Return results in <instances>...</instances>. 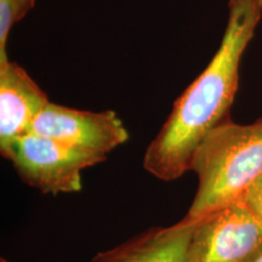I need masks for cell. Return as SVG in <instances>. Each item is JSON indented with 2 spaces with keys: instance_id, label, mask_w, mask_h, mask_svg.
I'll list each match as a JSON object with an SVG mask.
<instances>
[{
  "instance_id": "cell-1",
  "label": "cell",
  "mask_w": 262,
  "mask_h": 262,
  "mask_svg": "<svg viewBox=\"0 0 262 262\" xmlns=\"http://www.w3.org/2000/svg\"><path fill=\"white\" fill-rule=\"evenodd\" d=\"M224 35L211 61L181 94L143 157L155 178L173 181L188 170L196 148L229 118L244 52L262 19V0H228Z\"/></svg>"
},
{
  "instance_id": "cell-2",
  "label": "cell",
  "mask_w": 262,
  "mask_h": 262,
  "mask_svg": "<svg viewBox=\"0 0 262 262\" xmlns=\"http://www.w3.org/2000/svg\"><path fill=\"white\" fill-rule=\"evenodd\" d=\"M191 170L198 188L187 220L196 221L241 201L262 178V118L247 125L224 120L196 148Z\"/></svg>"
},
{
  "instance_id": "cell-3",
  "label": "cell",
  "mask_w": 262,
  "mask_h": 262,
  "mask_svg": "<svg viewBox=\"0 0 262 262\" xmlns=\"http://www.w3.org/2000/svg\"><path fill=\"white\" fill-rule=\"evenodd\" d=\"M2 156L12 163L22 181L52 195L80 192L81 172L107 158L34 133L12 141Z\"/></svg>"
},
{
  "instance_id": "cell-4",
  "label": "cell",
  "mask_w": 262,
  "mask_h": 262,
  "mask_svg": "<svg viewBox=\"0 0 262 262\" xmlns=\"http://www.w3.org/2000/svg\"><path fill=\"white\" fill-rule=\"evenodd\" d=\"M262 254V224L242 201L196 220L185 262H254Z\"/></svg>"
},
{
  "instance_id": "cell-5",
  "label": "cell",
  "mask_w": 262,
  "mask_h": 262,
  "mask_svg": "<svg viewBox=\"0 0 262 262\" xmlns=\"http://www.w3.org/2000/svg\"><path fill=\"white\" fill-rule=\"evenodd\" d=\"M29 133L102 157L124 145L130 137L114 111L91 112L51 102L35 118Z\"/></svg>"
},
{
  "instance_id": "cell-6",
  "label": "cell",
  "mask_w": 262,
  "mask_h": 262,
  "mask_svg": "<svg viewBox=\"0 0 262 262\" xmlns=\"http://www.w3.org/2000/svg\"><path fill=\"white\" fill-rule=\"evenodd\" d=\"M49 102L47 93L24 67L10 60L0 63V153L31 131Z\"/></svg>"
},
{
  "instance_id": "cell-7",
  "label": "cell",
  "mask_w": 262,
  "mask_h": 262,
  "mask_svg": "<svg viewBox=\"0 0 262 262\" xmlns=\"http://www.w3.org/2000/svg\"><path fill=\"white\" fill-rule=\"evenodd\" d=\"M196 221L183 217L170 227H155L96 255L91 262H185Z\"/></svg>"
},
{
  "instance_id": "cell-8",
  "label": "cell",
  "mask_w": 262,
  "mask_h": 262,
  "mask_svg": "<svg viewBox=\"0 0 262 262\" xmlns=\"http://www.w3.org/2000/svg\"><path fill=\"white\" fill-rule=\"evenodd\" d=\"M35 6V0H0V63L9 60L8 39L12 27Z\"/></svg>"
},
{
  "instance_id": "cell-9",
  "label": "cell",
  "mask_w": 262,
  "mask_h": 262,
  "mask_svg": "<svg viewBox=\"0 0 262 262\" xmlns=\"http://www.w3.org/2000/svg\"><path fill=\"white\" fill-rule=\"evenodd\" d=\"M241 201L253 211L262 224V178L248 189Z\"/></svg>"
},
{
  "instance_id": "cell-10",
  "label": "cell",
  "mask_w": 262,
  "mask_h": 262,
  "mask_svg": "<svg viewBox=\"0 0 262 262\" xmlns=\"http://www.w3.org/2000/svg\"><path fill=\"white\" fill-rule=\"evenodd\" d=\"M254 262H262V254H261L260 256H258V257L256 258V260H255Z\"/></svg>"
},
{
  "instance_id": "cell-11",
  "label": "cell",
  "mask_w": 262,
  "mask_h": 262,
  "mask_svg": "<svg viewBox=\"0 0 262 262\" xmlns=\"http://www.w3.org/2000/svg\"><path fill=\"white\" fill-rule=\"evenodd\" d=\"M0 262H9L8 260H4V258H2V260H0Z\"/></svg>"
}]
</instances>
